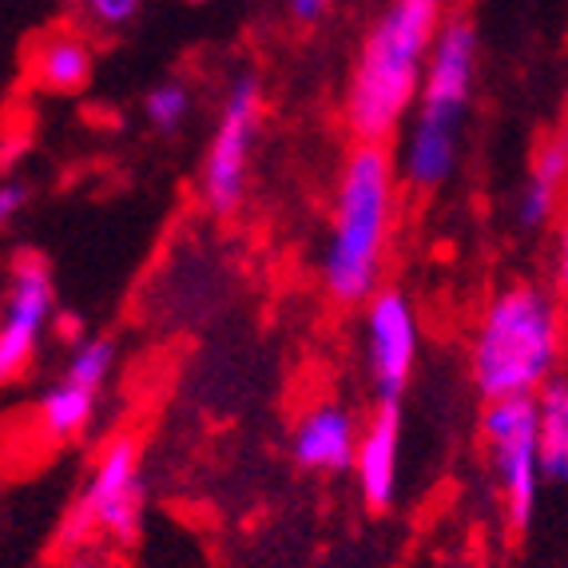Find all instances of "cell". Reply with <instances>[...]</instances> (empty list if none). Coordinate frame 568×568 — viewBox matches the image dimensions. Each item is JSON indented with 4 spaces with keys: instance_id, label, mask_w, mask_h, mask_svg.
I'll return each mask as SVG.
<instances>
[{
    "instance_id": "obj_3",
    "label": "cell",
    "mask_w": 568,
    "mask_h": 568,
    "mask_svg": "<svg viewBox=\"0 0 568 568\" xmlns=\"http://www.w3.org/2000/svg\"><path fill=\"white\" fill-rule=\"evenodd\" d=\"M560 314L540 286L517 283L493 294L474 342V382L485 402L532 398L557 374Z\"/></svg>"
},
{
    "instance_id": "obj_12",
    "label": "cell",
    "mask_w": 568,
    "mask_h": 568,
    "mask_svg": "<svg viewBox=\"0 0 568 568\" xmlns=\"http://www.w3.org/2000/svg\"><path fill=\"white\" fill-rule=\"evenodd\" d=\"M29 77L48 92H80L92 80V48L68 29L40 32L29 48Z\"/></svg>"
},
{
    "instance_id": "obj_13",
    "label": "cell",
    "mask_w": 568,
    "mask_h": 568,
    "mask_svg": "<svg viewBox=\"0 0 568 568\" xmlns=\"http://www.w3.org/2000/svg\"><path fill=\"white\" fill-rule=\"evenodd\" d=\"M537 409V465L552 485L568 477V382L552 374L532 394Z\"/></svg>"
},
{
    "instance_id": "obj_5",
    "label": "cell",
    "mask_w": 568,
    "mask_h": 568,
    "mask_svg": "<svg viewBox=\"0 0 568 568\" xmlns=\"http://www.w3.org/2000/svg\"><path fill=\"white\" fill-rule=\"evenodd\" d=\"M485 442L493 449V469L505 497V517L513 532H525L537 513V409L532 398H497L481 417Z\"/></svg>"
},
{
    "instance_id": "obj_15",
    "label": "cell",
    "mask_w": 568,
    "mask_h": 568,
    "mask_svg": "<svg viewBox=\"0 0 568 568\" xmlns=\"http://www.w3.org/2000/svg\"><path fill=\"white\" fill-rule=\"evenodd\" d=\"M457 160V132L434 128V123H417L414 140L406 152V175L414 187H442L449 180Z\"/></svg>"
},
{
    "instance_id": "obj_6",
    "label": "cell",
    "mask_w": 568,
    "mask_h": 568,
    "mask_svg": "<svg viewBox=\"0 0 568 568\" xmlns=\"http://www.w3.org/2000/svg\"><path fill=\"white\" fill-rule=\"evenodd\" d=\"M258 112H263V88H258L255 77H239L231 84L227 108H223L207 163H203V200L215 215H231L243 200Z\"/></svg>"
},
{
    "instance_id": "obj_14",
    "label": "cell",
    "mask_w": 568,
    "mask_h": 568,
    "mask_svg": "<svg viewBox=\"0 0 568 568\" xmlns=\"http://www.w3.org/2000/svg\"><path fill=\"white\" fill-rule=\"evenodd\" d=\"M565 171H568V143H565V135H552V140H545V148H540L529 183H525V195H521V203H517L521 227L537 231L549 223L552 211H557V200H560Z\"/></svg>"
},
{
    "instance_id": "obj_7",
    "label": "cell",
    "mask_w": 568,
    "mask_h": 568,
    "mask_svg": "<svg viewBox=\"0 0 568 568\" xmlns=\"http://www.w3.org/2000/svg\"><path fill=\"white\" fill-rule=\"evenodd\" d=\"M52 318V271L44 255L20 251L9 271V294L0 314V386L17 382L37 358L40 331Z\"/></svg>"
},
{
    "instance_id": "obj_17",
    "label": "cell",
    "mask_w": 568,
    "mask_h": 568,
    "mask_svg": "<svg viewBox=\"0 0 568 568\" xmlns=\"http://www.w3.org/2000/svg\"><path fill=\"white\" fill-rule=\"evenodd\" d=\"M112 362H115L112 342H108V338H84V342H77V346H72L64 382H68V386L88 389V394H100V386H104L108 374H112Z\"/></svg>"
},
{
    "instance_id": "obj_21",
    "label": "cell",
    "mask_w": 568,
    "mask_h": 568,
    "mask_svg": "<svg viewBox=\"0 0 568 568\" xmlns=\"http://www.w3.org/2000/svg\"><path fill=\"white\" fill-rule=\"evenodd\" d=\"M291 9H294V20H303V24H311V20L323 17L326 0H291Z\"/></svg>"
},
{
    "instance_id": "obj_9",
    "label": "cell",
    "mask_w": 568,
    "mask_h": 568,
    "mask_svg": "<svg viewBox=\"0 0 568 568\" xmlns=\"http://www.w3.org/2000/svg\"><path fill=\"white\" fill-rule=\"evenodd\" d=\"M474 64H477V32L469 20H449L429 57L426 88H422V120L434 128L457 132L462 112L469 104L474 88Z\"/></svg>"
},
{
    "instance_id": "obj_22",
    "label": "cell",
    "mask_w": 568,
    "mask_h": 568,
    "mask_svg": "<svg viewBox=\"0 0 568 568\" xmlns=\"http://www.w3.org/2000/svg\"><path fill=\"white\" fill-rule=\"evenodd\" d=\"M60 334L72 338V342H80V318L77 314H64V318H60Z\"/></svg>"
},
{
    "instance_id": "obj_16",
    "label": "cell",
    "mask_w": 568,
    "mask_h": 568,
    "mask_svg": "<svg viewBox=\"0 0 568 568\" xmlns=\"http://www.w3.org/2000/svg\"><path fill=\"white\" fill-rule=\"evenodd\" d=\"M92 414H95V394H88L80 386H68V382L52 386L44 394V402H40V426H44V434L52 442L80 437L88 429V422H92Z\"/></svg>"
},
{
    "instance_id": "obj_19",
    "label": "cell",
    "mask_w": 568,
    "mask_h": 568,
    "mask_svg": "<svg viewBox=\"0 0 568 568\" xmlns=\"http://www.w3.org/2000/svg\"><path fill=\"white\" fill-rule=\"evenodd\" d=\"M88 4H92V12H95V20H100V24H128V20L135 17V4H140V0H88Z\"/></svg>"
},
{
    "instance_id": "obj_11",
    "label": "cell",
    "mask_w": 568,
    "mask_h": 568,
    "mask_svg": "<svg viewBox=\"0 0 568 568\" xmlns=\"http://www.w3.org/2000/svg\"><path fill=\"white\" fill-rule=\"evenodd\" d=\"M354 417L342 406H318L294 429V462L314 474H342L354 462Z\"/></svg>"
},
{
    "instance_id": "obj_4",
    "label": "cell",
    "mask_w": 568,
    "mask_h": 568,
    "mask_svg": "<svg viewBox=\"0 0 568 568\" xmlns=\"http://www.w3.org/2000/svg\"><path fill=\"white\" fill-rule=\"evenodd\" d=\"M143 521V469H140V446L135 437H115L95 462L84 493L68 509L60 525V545H84L95 532H108L120 545H132L140 537Z\"/></svg>"
},
{
    "instance_id": "obj_23",
    "label": "cell",
    "mask_w": 568,
    "mask_h": 568,
    "mask_svg": "<svg viewBox=\"0 0 568 568\" xmlns=\"http://www.w3.org/2000/svg\"><path fill=\"white\" fill-rule=\"evenodd\" d=\"M64 568H92V565H88V560H68Z\"/></svg>"
},
{
    "instance_id": "obj_10",
    "label": "cell",
    "mask_w": 568,
    "mask_h": 568,
    "mask_svg": "<svg viewBox=\"0 0 568 568\" xmlns=\"http://www.w3.org/2000/svg\"><path fill=\"white\" fill-rule=\"evenodd\" d=\"M398 449H402V409L398 402H382L354 442V469H358L362 501L374 513L394 505L398 493Z\"/></svg>"
},
{
    "instance_id": "obj_20",
    "label": "cell",
    "mask_w": 568,
    "mask_h": 568,
    "mask_svg": "<svg viewBox=\"0 0 568 568\" xmlns=\"http://www.w3.org/2000/svg\"><path fill=\"white\" fill-rule=\"evenodd\" d=\"M24 200H29V191L20 187V183H0V227H9V219L20 215Z\"/></svg>"
},
{
    "instance_id": "obj_18",
    "label": "cell",
    "mask_w": 568,
    "mask_h": 568,
    "mask_svg": "<svg viewBox=\"0 0 568 568\" xmlns=\"http://www.w3.org/2000/svg\"><path fill=\"white\" fill-rule=\"evenodd\" d=\"M187 108H191V95L180 84H160L143 100V112H148L152 128H160V132H175L187 120Z\"/></svg>"
},
{
    "instance_id": "obj_8",
    "label": "cell",
    "mask_w": 568,
    "mask_h": 568,
    "mask_svg": "<svg viewBox=\"0 0 568 568\" xmlns=\"http://www.w3.org/2000/svg\"><path fill=\"white\" fill-rule=\"evenodd\" d=\"M369 374L382 402H398L417 358V314L402 291H374L366 311Z\"/></svg>"
},
{
    "instance_id": "obj_1",
    "label": "cell",
    "mask_w": 568,
    "mask_h": 568,
    "mask_svg": "<svg viewBox=\"0 0 568 568\" xmlns=\"http://www.w3.org/2000/svg\"><path fill=\"white\" fill-rule=\"evenodd\" d=\"M389 227H394V163L382 143H358L342 171L331 243L323 258V283L334 303H366L378 291Z\"/></svg>"
},
{
    "instance_id": "obj_2",
    "label": "cell",
    "mask_w": 568,
    "mask_h": 568,
    "mask_svg": "<svg viewBox=\"0 0 568 568\" xmlns=\"http://www.w3.org/2000/svg\"><path fill=\"white\" fill-rule=\"evenodd\" d=\"M442 0H394L362 48L351 80V132L358 143H386L398 132L409 100L417 95L422 60L434 44Z\"/></svg>"
}]
</instances>
